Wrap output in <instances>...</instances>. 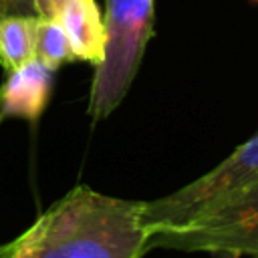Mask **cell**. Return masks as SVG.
I'll return each instance as SVG.
<instances>
[{"label": "cell", "mask_w": 258, "mask_h": 258, "mask_svg": "<svg viewBox=\"0 0 258 258\" xmlns=\"http://www.w3.org/2000/svg\"><path fill=\"white\" fill-rule=\"evenodd\" d=\"M153 14L155 0H107L105 56L95 67L87 107L93 121L107 119L125 99L153 34Z\"/></svg>", "instance_id": "2"}, {"label": "cell", "mask_w": 258, "mask_h": 258, "mask_svg": "<svg viewBox=\"0 0 258 258\" xmlns=\"http://www.w3.org/2000/svg\"><path fill=\"white\" fill-rule=\"evenodd\" d=\"M34 2H36L38 18H56L60 10L73 0H34Z\"/></svg>", "instance_id": "10"}, {"label": "cell", "mask_w": 258, "mask_h": 258, "mask_svg": "<svg viewBox=\"0 0 258 258\" xmlns=\"http://www.w3.org/2000/svg\"><path fill=\"white\" fill-rule=\"evenodd\" d=\"M153 248L206 252L214 258L258 256V181L181 228L149 234L147 252Z\"/></svg>", "instance_id": "4"}, {"label": "cell", "mask_w": 258, "mask_h": 258, "mask_svg": "<svg viewBox=\"0 0 258 258\" xmlns=\"http://www.w3.org/2000/svg\"><path fill=\"white\" fill-rule=\"evenodd\" d=\"M52 73L36 56L6 73L0 87V123L12 117L30 123L38 121L50 97Z\"/></svg>", "instance_id": "5"}, {"label": "cell", "mask_w": 258, "mask_h": 258, "mask_svg": "<svg viewBox=\"0 0 258 258\" xmlns=\"http://www.w3.org/2000/svg\"><path fill=\"white\" fill-rule=\"evenodd\" d=\"M73 58L99 67L105 56V22L95 0H73L56 16Z\"/></svg>", "instance_id": "6"}, {"label": "cell", "mask_w": 258, "mask_h": 258, "mask_svg": "<svg viewBox=\"0 0 258 258\" xmlns=\"http://www.w3.org/2000/svg\"><path fill=\"white\" fill-rule=\"evenodd\" d=\"M141 208L143 202L77 185L16 240L0 246V258H143Z\"/></svg>", "instance_id": "1"}, {"label": "cell", "mask_w": 258, "mask_h": 258, "mask_svg": "<svg viewBox=\"0 0 258 258\" xmlns=\"http://www.w3.org/2000/svg\"><path fill=\"white\" fill-rule=\"evenodd\" d=\"M34 56L50 71H56L64 62L75 60L69 40H67V34L56 18H40L38 32H36Z\"/></svg>", "instance_id": "8"}, {"label": "cell", "mask_w": 258, "mask_h": 258, "mask_svg": "<svg viewBox=\"0 0 258 258\" xmlns=\"http://www.w3.org/2000/svg\"><path fill=\"white\" fill-rule=\"evenodd\" d=\"M12 16H38L34 0H0V20Z\"/></svg>", "instance_id": "9"}, {"label": "cell", "mask_w": 258, "mask_h": 258, "mask_svg": "<svg viewBox=\"0 0 258 258\" xmlns=\"http://www.w3.org/2000/svg\"><path fill=\"white\" fill-rule=\"evenodd\" d=\"M256 258H258V256H256Z\"/></svg>", "instance_id": "11"}, {"label": "cell", "mask_w": 258, "mask_h": 258, "mask_svg": "<svg viewBox=\"0 0 258 258\" xmlns=\"http://www.w3.org/2000/svg\"><path fill=\"white\" fill-rule=\"evenodd\" d=\"M258 181V133L196 181L163 198L143 202L141 224L149 234L181 228L224 206Z\"/></svg>", "instance_id": "3"}, {"label": "cell", "mask_w": 258, "mask_h": 258, "mask_svg": "<svg viewBox=\"0 0 258 258\" xmlns=\"http://www.w3.org/2000/svg\"><path fill=\"white\" fill-rule=\"evenodd\" d=\"M38 16H12L0 20V64L6 73L34 58Z\"/></svg>", "instance_id": "7"}]
</instances>
